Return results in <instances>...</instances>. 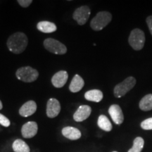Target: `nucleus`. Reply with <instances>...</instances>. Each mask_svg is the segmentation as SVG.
<instances>
[{
  "instance_id": "nucleus-1",
  "label": "nucleus",
  "mask_w": 152,
  "mask_h": 152,
  "mask_svg": "<svg viewBox=\"0 0 152 152\" xmlns=\"http://www.w3.org/2000/svg\"><path fill=\"white\" fill-rule=\"evenodd\" d=\"M28 39L26 34L17 32L11 35L7 39V47L9 50L14 54L22 53L28 46Z\"/></svg>"
},
{
  "instance_id": "nucleus-2",
  "label": "nucleus",
  "mask_w": 152,
  "mask_h": 152,
  "mask_svg": "<svg viewBox=\"0 0 152 152\" xmlns=\"http://www.w3.org/2000/svg\"><path fill=\"white\" fill-rule=\"evenodd\" d=\"M112 15L108 11H100L91 20L90 26L95 31H99L111 21Z\"/></svg>"
},
{
  "instance_id": "nucleus-3",
  "label": "nucleus",
  "mask_w": 152,
  "mask_h": 152,
  "mask_svg": "<svg viewBox=\"0 0 152 152\" xmlns=\"http://www.w3.org/2000/svg\"><path fill=\"white\" fill-rule=\"evenodd\" d=\"M128 42L133 49L141 50L145 43V35L142 30L135 28L131 31L128 38Z\"/></svg>"
},
{
  "instance_id": "nucleus-4",
  "label": "nucleus",
  "mask_w": 152,
  "mask_h": 152,
  "mask_svg": "<svg viewBox=\"0 0 152 152\" xmlns=\"http://www.w3.org/2000/svg\"><path fill=\"white\" fill-rule=\"evenodd\" d=\"M16 75L17 78L24 83H32L37 79L39 73L30 66H25L17 70Z\"/></svg>"
},
{
  "instance_id": "nucleus-5",
  "label": "nucleus",
  "mask_w": 152,
  "mask_h": 152,
  "mask_svg": "<svg viewBox=\"0 0 152 152\" xmlns=\"http://www.w3.org/2000/svg\"><path fill=\"white\" fill-rule=\"evenodd\" d=\"M136 85V79L132 76L127 77L121 83L118 84L114 88V96L116 98H121L125 96L129 91L132 90Z\"/></svg>"
},
{
  "instance_id": "nucleus-6",
  "label": "nucleus",
  "mask_w": 152,
  "mask_h": 152,
  "mask_svg": "<svg viewBox=\"0 0 152 152\" xmlns=\"http://www.w3.org/2000/svg\"><path fill=\"white\" fill-rule=\"evenodd\" d=\"M44 46L47 51L54 54L63 55L67 52V48L64 44L53 38H48L44 41Z\"/></svg>"
},
{
  "instance_id": "nucleus-7",
  "label": "nucleus",
  "mask_w": 152,
  "mask_h": 152,
  "mask_svg": "<svg viewBox=\"0 0 152 152\" xmlns=\"http://www.w3.org/2000/svg\"><path fill=\"white\" fill-rule=\"evenodd\" d=\"M90 9L87 6H82L75 9L73 14V18L80 26H83L90 18Z\"/></svg>"
},
{
  "instance_id": "nucleus-8",
  "label": "nucleus",
  "mask_w": 152,
  "mask_h": 152,
  "mask_svg": "<svg viewBox=\"0 0 152 152\" xmlns=\"http://www.w3.org/2000/svg\"><path fill=\"white\" fill-rule=\"evenodd\" d=\"M61 111V104L56 99L51 98L47 102V115L50 118L56 117Z\"/></svg>"
},
{
  "instance_id": "nucleus-9",
  "label": "nucleus",
  "mask_w": 152,
  "mask_h": 152,
  "mask_svg": "<svg viewBox=\"0 0 152 152\" xmlns=\"http://www.w3.org/2000/svg\"><path fill=\"white\" fill-rule=\"evenodd\" d=\"M37 124L34 121H29L23 125L21 128V134L24 138L30 139L33 137L37 133Z\"/></svg>"
},
{
  "instance_id": "nucleus-10",
  "label": "nucleus",
  "mask_w": 152,
  "mask_h": 152,
  "mask_svg": "<svg viewBox=\"0 0 152 152\" xmlns=\"http://www.w3.org/2000/svg\"><path fill=\"white\" fill-rule=\"evenodd\" d=\"M109 113L111 115L112 120L115 124L121 125L124 121V115L122 109L118 104H113L109 107Z\"/></svg>"
},
{
  "instance_id": "nucleus-11",
  "label": "nucleus",
  "mask_w": 152,
  "mask_h": 152,
  "mask_svg": "<svg viewBox=\"0 0 152 152\" xmlns=\"http://www.w3.org/2000/svg\"><path fill=\"white\" fill-rule=\"evenodd\" d=\"M92 109L90 106L82 105L80 106L73 115V119L76 122H82L90 117Z\"/></svg>"
},
{
  "instance_id": "nucleus-12",
  "label": "nucleus",
  "mask_w": 152,
  "mask_h": 152,
  "mask_svg": "<svg viewBox=\"0 0 152 152\" xmlns=\"http://www.w3.org/2000/svg\"><path fill=\"white\" fill-rule=\"evenodd\" d=\"M68 75L65 71H60L54 74L52 78V83L56 88H61L66 85L68 80Z\"/></svg>"
},
{
  "instance_id": "nucleus-13",
  "label": "nucleus",
  "mask_w": 152,
  "mask_h": 152,
  "mask_svg": "<svg viewBox=\"0 0 152 152\" xmlns=\"http://www.w3.org/2000/svg\"><path fill=\"white\" fill-rule=\"evenodd\" d=\"M37 110V104L34 101H28L26 102L19 109V114L23 117H28L35 113Z\"/></svg>"
},
{
  "instance_id": "nucleus-14",
  "label": "nucleus",
  "mask_w": 152,
  "mask_h": 152,
  "mask_svg": "<svg viewBox=\"0 0 152 152\" xmlns=\"http://www.w3.org/2000/svg\"><path fill=\"white\" fill-rule=\"evenodd\" d=\"M63 135L71 140H77L81 137V132L77 128L73 127H65L62 130Z\"/></svg>"
},
{
  "instance_id": "nucleus-15",
  "label": "nucleus",
  "mask_w": 152,
  "mask_h": 152,
  "mask_svg": "<svg viewBox=\"0 0 152 152\" xmlns=\"http://www.w3.org/2000/svg\"><path fill=\"white\" fill-rule=\"evenodd\" d=\"M84 85V80L79 75H75L71 80V83L69 86V90L71 92L76 93L83 89Z\"/></svg>"
},
{
  "instance_id": "nucleus-16",
  "label": "nucleus",
  "mask_w": 152,
  "mask_h": 152,
  "mask_svg": "<svg viewBox=\"0 0 152 152\" xmlns=\"http://www.w3.org/2000/svg\"><path fill=\"white\" fill-rule=\"evenodd\" d=\"M37 28L44 33H52L57 29L56 26L54 23L49 21H40L37 25Z\"/></svg>"
},
{
  "instance_id": "nucleus-17",
  "label": "nucleus",
  "mask_w": 152,
  "mask_h": 152,
  "mask_svg": "<svg viewBox=\"0 0 152 152\" xmlns=\"http://www.w3.org/2000/svg\"><path fill=\"white\" fill-rule=\"evenodd\" d=\"M85 98L87 100L94 102H100L103 99V93L101 90H92L85 94Z\"/></svg>"
},
{
  "instance_id": "nucleus-18",
  "label": "nucleus",
  "mask_w": 152,
  "mask_h": 152,
  "mask_svg": "<svg viewBox=\"0 0 152 152\" xmlns=\"http://www.w3.org/2000/svg\"><path fill=\"white\" fill-rule=\"evenodd\" d=\"M139 106H140V109L144 111H148L152 110V94H149L145 95L140 100Z\"/></svg>"
},
{
  "instance_id": "nucleus-19",
  "label": "nucleus",
  "mask_w": 152,
  "mask_h": 152,
  "mask_svg": "<svg viewBox=\"0 0 152 152\" xmlns=\"http://www.w3.org/2000/svg\"><path fill=\"white\" fill-rule=\"evenodd\" d=\"M98 126L106 132H110L112 130V124L109 119L106 115H99L97 121Z\"/></svg>"
},
{
  "instance_id": "nucleus-20",
  "label": "nucleus",
  "mask_w": 152,
  "mask_h": 152,
  "mask_svg": "<svg viewBox=\"0 0 152 152\" xmlns=\"http://www.w3.org/2000/svg\"><path fill=\"white\" fill-rule=\"evenodd\" d=\"M13 150L15 152H30V147L22 140L18 139L15 140L12 145Z\"/></svg>"
},
{
  "instance_id": "nucleus-21",
  "label": "nucleus",
  "mask_w": 152,
  "mask_h": 152,
  "mask_svg": "<svg viewBox=\"0 0 152 152\" xmlns=\"http://www.w3.org/2000/svg\"><path fill=\"white\" fill-rule=\"evenodd\" d=\"M144 145V140L143 138L137 137L133 141V146L128 152H141Z\"/></svg>"
},
{
  "instance_id": "nucleus-22",
  "label": "nucleus",
  "mask_w": 152,
  "mask_h": 152,
  "mask_svg": "<svg viewBox=\"0 0 152 152\" xmlns=\"http://www.w3.org/2000/svg\"><path fill=\"white\" fill-rule=\"evenodd\" d=\"M141 128L145 130H152V118L144 120L141 123Z\"/></svg>"
},
{
  "instance_id": "nucleus-23",
  "label": "nucleus",
  "mask_w": 152,
  "mask_h": 152,
  "mask_svg": "<svg viewBox=\"0 0 152 152\" xmlns=\"http://www.w3.org/2000/svg\"><path fill=\"white\" fill-rule=\"evenodd\" d=\"M0 124L3 125L4 127L7 128V127H9V125H10L11 123H10V121H9V120L7 118L5 115H4L0 113Z\"/></svg>"
},
{
  "instance_id": "nucleus-24",
  "label": "nucleus",
  "mask_w": 152,
  "mask_h": 152,
  "mask_svg": "<svg viewBox=\"0 0 152 152\" xmlns=\"http://www.w3.org/2000/svg\"><path fill=\"white\" fill-rule=\"evenodd\" d=\"M17 1H18L19 5L21 6L22 7H24V8L29 7V6L33 3V1H32V0H18Z\"/></svg>"
},
{
  "instance_id": "nucleus-25",
  "label": "nucleus",
  "mask_w": 152,
  "mask_h": 152,
  "mask_svg": "<svg viewBox=\"0 0 152 152\" xmlns=\"http://www.w3.org/2000/svg\"><path fill=\"white\" fill-rule=\"evenodd\" d=\"M146 21H147V23L148 25V27H149V31L152 35V16H148L147 20H146Z\"/></svg>"
},
{
  "instance_id": "nucleus-26",
  "label": "nucleus",
  "mask_w": 152,
  "mask_h": 152,
  "mask_svg": "<svg viewBox=\"0 0 152 152\" xmlns=\"http://www.w3.org/2000/svg\"><path fill=\"white\" fill-rule=\"evenodd\" d=\"M2 108H3V105H2V103H1V100H0V110H1V109H2Z\"/></svg>"
},
{
  "instance_id": "nucleus-27",
  "label": "nucleus",
  "mask_w": 152,
  "mask_h": 152,
  "mask_svg": "<svg viewBox=\"0 0 152 152\" xmlns=\"http://www.w3.org/2000/svg\"><path fill=\"white\" fill-rule=\"evenodd\" d=\"M113 152H117V151H113Z\"/></svg>"
}]
</instances>
